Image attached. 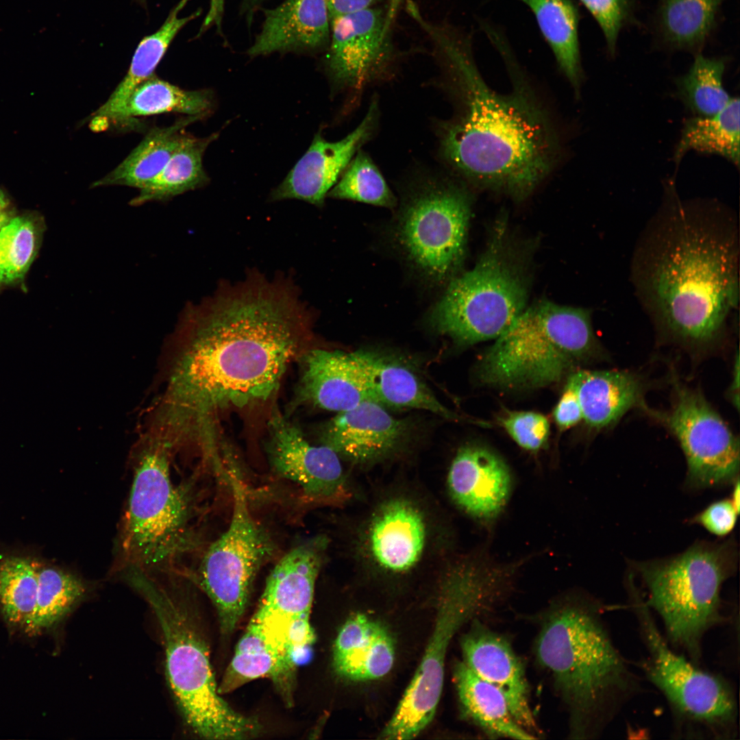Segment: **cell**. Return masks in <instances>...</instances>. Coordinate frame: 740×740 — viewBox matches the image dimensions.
I'll return each instance as SVG.
<instances>
[{"instance_id":"1","label":"cell","mask_w":740,"mask_h":740,"mask_svg":"<svg viewBox=\"0 0 740 740\" xmlns=\"http://www.w3.org/2000/svg\"><path fill=\"white\" fill-rule=\"evenodd\" d=\"M299 291L290 277L252 271L185 309L160 405L192 445L217 449L225 412L272 399L291 365L317 345L314 313Z\"/></svg>"},{"instance_id":"2","label":"cell","mask_w":740,"mask_h":740,"mask_svg":"<svg viewBox=\"0 0 740 740\" xmlns=\"http://www.w3.org/2000/svg\"><path fill=\"white\" fill-rule=\"evenodd\" d=\"M739 249L732 210L713 200H682L669 184L631 264L636 295L663 334L694 346L724 334L739 306Z\"/></svg>"},{"instance_id":"3","label":"cell","mask_w":740,"mask_h":740,"mask_svg":"<svg viewBox=\"0 0 740 740\" xmlns=\"http://www.w3.org/2000/svg\"><path fill=\"white\" fill-rule=\"evenodd\" d=\"M421 27L434 45L456 103L453 116L439 128L443 160L467 182L526 197L554 169L560 147L552 123L509 45L503 42L497 47L513 86L502 94L482 77L470 38L428 21Z\"/></svg>"},{"instance_id":"4","label":"cell","mask_w":740,"mask_h":740,"mask_svg":"<svg viewBox=\"0 0 740 740\" xmlns=\"http://www.w3.org/2000/svg\"><path fill=\"white\" fill-rule=\"evenodd\" d=\"M600 614L591 600L563 598L543 615L535 641L538 663L568 708L576 739L599 735L641 691Z\"/></svg>"},{"instance_id":"5","label":"cell","mask_w":740,"mask_h":740,"mask_svg":"<svg viewBox=\"0 0 740 740\" xmlns=\"http://www.w3.org/2000/svg\"><path fill=\"white\" fill-rule=\"evenodd\" d=\"M153 610L162 634L168 681L185 723L205 739L256 737L261 725L233 709L218 690L208 646L194 619L175 592L146 573L127 574Z\"/></svg>"},{"instance_id":"6","label":"cell","mask_w":740,"mask_h":740,"mask_svg":"<svg viewBox=\"0 0 740 740\" xmlns=\"http://www.w3.org/2000/svg\"><path fill=\"white\" fill-rule=\"evenodd\" d=\"M495 340L478 375L483 384L503 388L543 387L604 356L589 311L547 301L526 307Z\"/></svg>"},{"instance_id":"7","label":"cell","mask_w":740,"mask_h":740,"mask_svg":"<svg viewBox=\"0 0 740 740\" xmlns=\"http://www.w3.org/2000/svg\"><path fill=\"white\" fill-rule=\"evenodd\" d=\"M175 449L150 428L135 449L119 541L121 557L129 569L147 572L170 567L193 545L188 485L175 482L171 470Z\"/></svg>"},{"instance_id":"8","label":"cell","mask_w":740,"mask_h":740,"mask_svg":"<svg viewBox=\"0 0 740 740\" xmlns=\"http://www.w3.org/2000/svg\"><path fill=\"white\" fill-rule=\"evenodd\" d=\"M737 562L735 543L700 542L669 559L636 565L647 588V606L661 619L666 639L694 663L708 630L724 621L721 589Z\"/></svg>"},{"instance_id":"9","label":"cell","mask_w":740,"mask_h":740,"mask_svg":"<svg viewBox=\"0 0 740 740\" xmlns=\"http://www.w3.org/2000/svg\"><path fill=\"white\" fill-rule=\"evenodd\" d=\"M507 590L504 571L484 558H465L449 572L441 587L433 630L421 661L380 739H414L431 723L454 636L470 619L491 608Z\"/></svg>"},{"instance_id":"10","label":"cell","mask_w":740,"mask_h":740,"mask_svg":"<svg viewBox=\"0 0 740 740\" xmlns=\"http://www.w3.org/2000/svg\"><path fill=\"white\" fill-rule=\"evenodd\" d=\"M628 581L629 606L647 650L640 664L648 680L667 700L676 732L684 737L734 739L738 708L731 685L669 646L642 593L631 578Z\"/></svg>"},{"instance_id":"11","label":"cell","mask_w":740,"mask_h":740,"mask_svg":"<svg viewBox=\"0 0 740 740\" xmlns=\"http://www.w3.org/2000/svg\"><path fill=\"white\" fill-rule=\"evenodd\" d=\"M506 252L495 240L473 269L449 282L430 315L436 332L463 345L495 339L526 309V280Z\"/></svg>"},{"instance_id":"12","label":"cell","mask_w":740,"mask_h":740,"mask_svg":"<svg viewBox=\"0 0 740 740\" xmlns=\"http://www.w3.org/2000/svg\"><path fill=\"white\" fill-rule=\"evenodd\" d=\"M471 198L454 181L425 180L405 200L395 227L408 260L428 280L449 282L465 253Z\"/></svg>"},{"instance_id":"13","label":"cell","mask_w":740,"mask_h":740,"mask_svg":"<svg viewBox=\"0 0 740 740\" xmlns=\"http://www.w3.org/2000/svg\"><path fill=\"white\" fill-rule=\"evenodd\" d=\"M233 509L226 530L205 552L196 576L214 604L220 630L231 634L244 615L253 582L273 543L252 516L241 481L230 474Z\"/></svg>"},{"instance_id":"14","label":"cell","mask_w":740,"mask_h":740,"mask_svg":"<svg viewBox=\"0 0 740 740\" xmlns=\"http://www.w3.org/2000/svg\"><path fill=\"white\" fill-rule=\"evenodd\" d=\"M674 396L667 411L646 409L678 439L687 464L686 485L702 489L739 478V441L700 392L673 375Z\"/></svg>"},{"instance_id":"15","label":"cell","mask_w":740,"mask_h":740,"mask_svg":"<svg viewBox=\"0 0 740 740\" xmlns=\"http://www.w3.org/2000/svg\"><path fill=\"white\" fill-rule=\"evenodd\" d=\"M265 451L272 471L297 484L320 503H340L349 493L339 456L329 447L310 443L301 429L273 409L267 423Z\"/></svg>"},{"instance_id":"16","label":"cell","mask_w":740,"mask_h":740,"mask_svg":"<svg viewBox=\"0 0 740 740\" xmlns=\"http://www.w3.org/2000/svg\"><path fill=\"white\" fill-rule=\"evenodd\" d=\"M326 546L325 537H313L283 556L267 578L256 613L294 633L313 630L310 614Z\"/></svg>"},{"instance_id":"17","label":"cell","mask_w":740,"mask_h":740,"mask_svg":"<svg viewBox=\"0 0 740 740\" xmlns=\"http://www.w3.org/2000/svg\"><path fill=\"white\" fill-rule=\"evenodd\" d=\"M330 24L327 66L334 85L357 89L378 78L390 55L382 12L369 8L333 18Z\"/></svg>"},{"instance_id":"18","label":"cell","mask_w":740,"mask_h":740,"mask_svg":"<svg viewBox=\"0 0 740 740\" xmlns=\"http://www.w3.org/2000/svg\"><path fill=\"white\" fill-rule=\"evenodd\" d=\"M378 118V103L373 100L361 123L343 139L329 142L317 134L305 154L271 192V201L297 199L322 206L355 154L371 138Z\"/></svg>"},{"instance_id":"19","label":"cell","mask_w":740,"mask_h":740,"mask_svg":"<svg viewBox=\"0 0 740 740\" xmlns=\"http://www.w3.org/2000/svg\"><path fill=\"white\" fill-rule=\"evenodd\" d=\"M430 530L426 515L410 499L395 497L373 513L366 532L369 558L380 571L404 576L415 570L428 548Z\"/></svg>"},{"instance_id":"20","label":"cell","mask_w":740,"mask_h":740,"mask_svg":"<svg viewBox=\"0 0 740 740\" xmlns=\"http://www.w3.org/2000/svg\"><path fill=\"white\" fill-rule=\"evenodd\" d=\"M410 433L406 421L393 417L378 402L365 400L338 412L324 425L320 439L339 457L367 463L394 453L406 443Z\"/></svg>"},{"instance_id":"21","label":"cell","mask_w":740,"mask_h":740,"mask_svg":"<svg viewBox=\"0 0 740 740\" xmlns=\"http://www.w3.org/2000/svg\"><path fill=\"white\" fill-rule=\"evenodd\" d=\"M460 645L463 662L500 691L517 722L534 735L537 727L524 667L508 641L475 621L463 637Z\"/></svg>"},{"instance_id":"22","label":"cell","mask_w":740,"mask_h":740,"mask_svg":"<svg viewBox=\"0 0 740 740\" xmlns=\"http://www.w3.org/2000/svg\"><path fill=\"white\" fill-rule=\"evenodd\" d=\"M447 484L456 504L476 519L489 522L506 505L512 478L508 465L498 455L484 446L469 444L457 451Z\"/></svg>"},{"instance_id":"23","label":"cell","mask_w":740,"mask_h":740,"mask_svg":"<svg viewBox=\"0 0 740 740\" xmlns=\"http://www.w3.org/2000/svg\"><path fill=\"white\" fill-rule=\"evenodd\" d=\"M298 362L301 371L293 399L295 407L311 406L338 413L372 400L350 353L317 345Z\"/></svg>"},{"instance_id":"24","label":"cell","mask_w":740,"mask_h":740,"mask_svg":"<svg viewBox=\"0 0 740 740\" xmlns=\"http://www.w3.org/2000/svg\"><path fill=\"white\" fill-rule=\"evenodd\" d=\"M297 665L262 625L251 617L218 686L221 695L245 684L269 678L284 702L293 703Z\"/></svg>"},{"instance_id":"25","label":"cell","mask_w":740,"mask_h":740,"mask_svg":"<svg viewBox=\"0 0 740 740\" xmlns=\"http://www.w3.org/2000/svg\"><path fill=\"white\" fill-rule=\"evenodd\" d=\"M325 0H286L267 10L251 56L277 51L314 49L325 45L330 33Z\"/></svg>"},{"instance_id":"26","label":"cell","mask_w":740,"mask_h":740,"mask_svg":"<svg viewBox=\"0 0 740 740\" xmlns=\"http://www.w3.org/2000/svg\"><path fill=\"white\" fill-rule=\"evenodd\" d=\"M566 386L576 394L585 423L596 430L615 424L633 408L647 407L643 382L635 373L576 369Z\"/></svg>"},{"instance_id":"27","label":"cell","mask_w":740,"mask_h":740,"mask_svg":"<svg viewBox=\"0 0 740 740\" xmlns=\"http://www.w3.org/2000/svg\"><path fill=\"white\" fill-rule=\"evenodd\" d=\"M394 641L386 628L362 613L350 617L334 641L332 663L340 676L355 681L382 678L395 661Z\"/></svg>"},{"instance_id":"28","label":"cell","mask_w":740,"mask_h":740,"mask_svg":"<svg viewBox=\"0 0 740 740\" xmlns=\"http://www.w3.org/2000/svg\"><path fill=\"white\" fill-rule=\"evenodd\" d=\"M350 354L373 401L395 408L428 410L447 419L458 418L407 367L371 352Z\"/></svg>"},{"instance_id":"29","label":"cell","mask_w":740,"mask_h":740,"mask_svg":"<svg viewBox=\"0 0 740 740\" xmlns=\"http://www.w3.org/2000/svg\"><path fill=\"white\" fill-rule=\"evenodd\" d=\"M454 681L465 715L492 738L533 739L513 717L503 694L463 661L456 663Z\"/></svg>"},{"instance_id":"30","label":"cell","mask_w":740,"mask_h":740,"mask_svg":"<svg viewBox=\"0 0 740 740\" xmlns=\"http://www.w3.org/2000/svg\"><path fill=\"white\" fill-rule=\"evenodd\" d=\"M202 118L187 116L169 126L152 128L125 160L92 187L126 186L140 190L162 171L186 135V127Z\"/></svg>"},{"instance_id":"31","label":"cell","mask_w":740,"mask_h":740,"mask_svg":"<svg viewBox=\"0 0 740 740\" xmlns=\"http://www.w3.org/2000/svg\"><path fill=\"white\" fill-rule=\"evenodd\" d=\"M725 0H658L656 27L670 49L696 54L706 44Z\"/></svg>"},{"instance_id":"32","label":"cell","mask_w":740,"mask_h":740,"mask_svg":"<svg viewBox=\"0 0 740 740\" xmlns=\"http://www.w3.org/2000/svg\"><path fill=\"white\" fill-rule=\"evenodd\" d=\"M188 1L181 0L171 11L159 29L143 38L139 42L127 74L106 102L93 113L92 116L94 115V118L106 119L116 123L133 90L153 75V71L178 32L199 14V11H197L186 17L178 16Z\"/></svg>"},{"instance_id":"33","label":"cell","mask_w":740,"mask_h":740,"mask_svg":"<svg viewBox=\"0 0 740 740\" xmlns=\"http://www.w3.org/2000/svg\"><path fill=\"white\" fill-rule=\"evenodd\" d=\"M519 1L532 11L560 71L578 94L582 71L577 7L571 0Z\"/></svg>"},{"instance_id":"34","label":"cell","mask_w":740,"mask_h":740,"mask_svg":"<svg viewBox=\"0 0 740 740\" xmlns=\"http://www.w3.org/2000/svg\"><path fill=\"white\" fill-rule=\"evenodd\" d=\"M739 99L732 97L719 112L708 116L686 119L676 147L678 164L689 150L721 156L739 165Z\"/></svg>"},{"instance_id":"35","label":"cell","mask_w":740,"mask_h":740,"mask_svg":"<svg viewBox=\"0 0 740 740\" xmlns=\"http://www.w3.org/2000/svg\"><path fill=\"white\" fill-rule=\"evenodd\" d=\"M217 137V133L205 138L186 134L162 171L139 190L131 204L138 206L147 201L169 199L204 186L208 177L203 168V155Z\"/></svg>"},{"instance_id":"36","label":"cell","mask_w":740,"mask_h":740,"mask_svg":"<svg viewBox=\"0 0 740 740\" xmlns=\"http://www.w3.org/2000/svg\"><path fill=\"white\" fill-rule=\"evenodd\" d=\"M212 106L213 94L210 90H184L153 75L133 90L116 123L166 112L204 116Z\"/></svg>"},{"instance_id":"37","label":"cell","mask_w":740,"mask_h":740,"mask_svg":"<svg viewBox=\"0 0 740 740\" xmlns=\"http://www.w3.org/2000/svg\"><path fill=\"white\" fill-rule=\"evenodd\" d=\"M38 591L32 617L24 628L30 636L53 628L86 593L84 583L66 571L38 563Z\"/></svg>"},{"instance_id":"38","label":"cell","mask_w":740,"mask_h":740,"mask_svg":"<svg viewBox=\"0 0 740 740\" xmlns=\"http://www.w3.org/2000/svg\"><path fill=\"white\" fill-rule=\"evenodd\" d=\"M38 563L27 556L0 557V610L8 624L24 628L34 613Z\"/></svg>"},{"instance_id":"39","label":"cell","mask_w":740,"mask_h":740,"mask_svg":"<svg viewBox=\"0 0 740 740\" xmlns=\"http://www.w3.org/2000/svg\"><path fill=\"white\" fill-rule=\"evenodd\" d=\"M724 58L695 55L689 70L676 80V95L695 116L713 115L732 98L723 86Z\"/></svg>"},{"instance_id":"40","label":"cell","mask_w":740,"mask_h":740,"mask_svg":"<svg viewBox=\"0 0 740 740\" xmlns=\"http://www.w3.org/2000/svg\"><path fill=\"white\" fill-rule=\"evenodd\" d=\"M328 197L393 208L395 199L370 157L359 149Z\"/></svg>"},{"instance_id":"41","label":"cell","mask_w":740,"mask_h":740,"mask_svg":"<svg viewBox=\"0 0 740 740\" xmlns=\"http://www.w3.org/2000/svg\"><path fill=\"white\" fill-rule=\"evenodd\" d=\"M38 234L33 221L16 217L0 230V284L23 279L38 250Z\"/></svg>"},{"instance_id":"42","label":"cell","mask_w":740,"mask_h":740,"mask_svg":"<svg viewBox=\"0 0 740 740\" xmlns=\"http://www.w3.org/2000/svg\"><path fill=\"white\" fill-rule=\"evenodd\" d=\"M500 423L521 448L532 452L541 449L550 434V423L543 415L533 411L508 412Z\"/></svg>"},{"instance_id":"43","label":"cell","mask_w":740,"mask_h":740,"mask_svg":"<svg viewBox=\"0 0 740 740\" xmlns=\"http://www.w3.org/2000/svg\"><path fill=\"white\" fill-rule=\"evenodd\" d=\"M600 27L610 55L615 53L621 29L630 21L634 0H580Z\"/></svg>"},{"instance_id":"44","label":"cell","mask_w":740,"mask_h":740,"mask_svg":"<svg viewBox=\"0 0 740 740\" xmlns=\"http://www.w3.org/2000/svg\"><path fill=\"white\" fill-rule=\"evenodd\" d=\"M739 511L730 499L715 502L692 519L708 532L717 536H725L734 529Z\"/></svg>"},{"instance_id":"45","label":"cell","mask_w":740,"mask_h":740,"mask_svg":"<svg viewBox=\"0 0 740 740\" xmlns=\"http://www.w3.org/2000/svg\"><path fill=\"white\" fill-rule=\"evenodd\" d=\"M553 417L558 428L562 430L570 428L582 419L580 402L571 387L565 386L554 408Z\"/></svg>"},{"instance_id":"46","label":"cell","mask_w":740,"mask_h":740,"mask_svg":"<svg viewBox=\"0 0 740 740\" xmlns=\"http://www.w3.org/2000/svg\"><path fill=\"white\" fill-rule=\"evenodd\" d=\"M378 0H325L330 19L371 8Z\"/></svg>"},{"instance_id":"47","label":"cell","mask_w":740,"mask_h":740,"mask_svg":"<svg viewBox=\"0 0 740 740\" xmlns=\"http://www.w3.org/2000/svg\"><path fill=\"white\" fill-rule=\"evenodd\" d=\"M224 3L225 0H210V8L199 32V34L212 25H216L218 28H221Z\"/></svg>"},{"instance_id":"48","label":"cell","mask_w":740,"mask_h":740,"mask_svg":"<svg viewBox=\"0 0 740 740\" xmlns=\"http://www.w3.org/2000/svg\"><path fill=\"white\" fill-rule=\"evenodd\" d=\"M739 354L736 356V360L734 365L733 378L731 385L729 389V395L730 400L732 402L733 405L739 408Z\"/></svg>"},{"instance_id":"49","label":"cell","mask_w":740,"mask_h":740,"mask_svg":"<svg viewBox=\"0 0 740 740\" xmlns=\"http://www.w3.org/2000/svg\"><path fill=\"white\" fill-rule=\"evenodd\" d=\"M734 487L732 493V497L730 498L734 506L739 511L740 504V495H739V481L737 478L734 482Z\"/></svg>"},{"instance_id":"50","label":"cell","mask_w":740,"mask_h":740,"mask_svg":"<svg viewBox=\"0 0 740 740\" xmlns=\"http://www.w3.org/2000/svg\"><path fill=\"white\" fill-rule=\"evenodd\" d=\"M10 214L5 209L0 210V230L11 220Z\"/></svg>"},{"instance_id":"51","label":"cell","mask_w":740,"mask_h":740,"mask_svg":"<svg viewBox=\"0 0 740 740\" xmlns=\"http://www.w3.org/2000/svg\"><path fill=\"white\" fill-rule=\"evenodd\" d=\"M8 201L5 195L0 190V210H4L7 208Z\"/></svg>"},{"instance_id":"52","label":"cell","mask_w":740,"mask_h":740,"mask_svg":"<svg viewBox=\"0 0 740 740\" xmlns=\"http://www.w3.org/2000/svg\"><path fill=\"white\" fill-rule=\"evenodd\" d=\"M402 0H389V8L393 10H396L399 8Z\"/></svg>"},{"instance_id":"53","label":"cell","mask_w":740,"mask_h":740,"mask_svg":"<svg viewBox=\"0 0 740 740\" xmlns=\"http://www.w3.org/2000/svg\"><path fill=\"white\" fill-rule=\"evenodd\" d=\"M141 1H145V0H141Z\"/></svg>"}]
</instances>
